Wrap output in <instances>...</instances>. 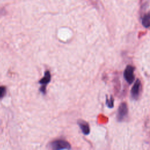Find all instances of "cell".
Here are the masks:
<instances>
[{"instance_id": "6da1fadb", "label": "cell", "mask_w": 150, "mask_h": 150, "mask_svg": "<svg viewBox=\"0 0 150 150\" xmlns=\"http://www.w3.org/2000/svg\"><path fill=\"white\" fill-rule=\"evenodd\" d=\"M50 148L54 150L70 149L71 148L70 144L63 139H57L53 141L50 144Z\"/></svg>"}, {"instance_id": "7a4b0ae2", "label": "cell", "mask_w": 150, "mask_h": 150, "mask_svg": "<svg viewBox=\"0 0 150 150\" xmlns=\"http://www.w3.org/2000/svg\"><path fill=\"white\" fill-rule=\"evenodd\" d=\"M50 73L49 70H47L45 72L44 77L42 79H41L39 81V83L41 84V87L39 88V91L42 92L43 94H46V87L47 84L50 81Z\"/></svg>"}, {"instance_id": "3957f363", "label": "cell", "mask_w": 150, "mask_h": 150, "mask_svg": "<svg viewBox=\"0 0 150 150\" xmlns=\"http://www.w3.org/2000/svg\"><path fill=\"white\" fill-rule=\"evenodd\" d=\"M134 71V67L131 65H128L124 70V77L128 84H131L135 79Z\"/></svg>"}, {"instance_id": "277c9868", "label": "cell", "mask_w": 150, "mask_h": 150, "mask_svg": "<svg viewBox=\"0 0 150 150\" xmlns=\"http://www.w3.org/2000/svg\"><path fill=\"white\" fill-rule=\"evenodd\" d=\"M128 113V108L127 104L125 103H122L119 106L118 110V114L117 118L119 121H122L127 115Z\"/></svg>"}, {"instance_id": "5b68a950", "label": "cell", "mask_w": 150, "mask_h": 150, "mask_svg": "<svg viewBox=\"0 0 150 150\" xmlns=\"http://www.w3.org/2000/svg\"><path fill=\"white\" fill-rule=\"evenodd\" d=\"M140 86H141V82L139 79H137L134 83V86L132 87L131 94V96L134 99H137L139 94L140 91Z\"/></svg>"}, {"instance_id": "8992f818", "label": "cell", "mask_w": 150, "mask_h": 150, "mask_svg": "<svg viewBox=\"0 0 150 150\" xmlns=\"http://www.w3.org/2000/svg\"><path fill=\"white\" fill-rule=\"evenodd\" d=\"M78 125H79L82 132L84 135H88L90 133V127L88 125V124L83 121V120H79L77 122Z\"/></svg>"}, {"instance_id": "52a82bcc", "label": "cell", "mask_w": 150, "mask_h": 150, "mask_svg": "<svg viewBox=\"0 0 150 150\" xmlns=\"http://www.w3.org/2000/svg\"><path fill=\"white\" fill-rule=\"evenodd\" d=\"M142 25L147 28L150 26V13L145 14L142 19Z\"/></svg>"}, {"instance_id": "ba28073f", "label": "cell", "mask_w": 150, "mask_h": 150, "mask_svg": "<svg viewBox=\"0 0 150 150\" xmlns=\"http://www.w3.org/2000/svg\"><path fill=\"white\" fill-rule=\"evenodd\" d=\"M106 104L109 107V108H112L114 107V99L112 97H111V98L110 99L107 98L106 99Z\"/></svg>"}, {"instance_id": "9c48e42d", "label": "cell", "mask_w": 150, "mask_h": 150, "mask_svg": "<svg viewBox=\"0 0 150 150\" xmlns=\"http://www.w3.org/2000/svg\"><path fill=\"white\" fill-rule=\"evenodd\" d=\"M6 93V88L5 86H0V99L4 97Z\"/></svg>"}]
</instances>
